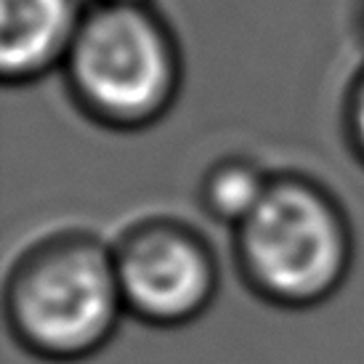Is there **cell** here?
<instances>
[{
	"label": "cell",
	"instance_id": "obj_4",
	"mask_svg": "<svg viewBox=\"0 0 364 364\" xmlns=\"http://www.w3.org/2000/svg\"><path fill=\"white\" fill-rule=\"evenodd\" d=\"M125 309L154 324H181L210 304L215 266L205 245L176 226L133 232L114 253Z\"/></svg>",
	"mask_w": 364,
	"mask_h": 364
},
{
	"label": "cell",
	"instance_id": "obj_7",
	"mask_svg": "<svg viewBox=\"0 0 364 364\" xmlns=\"http://www.w3.org/2000/svg\"><path fill=\"white\" fill-rule=\"evenodd\" d=\"M351 133H354L356 149L364 157V80L359 82V88L354 93V102H351Z\"/></svg>",
	"mask_w": 364,
	"mask_h": 364
},
{
	"label": "cell",
	"instance_id": "obj_8",
	"mask_svg": "<svg viewBox=\"0 0 364 364\" xmlns=\"http://www.w3.org/2000/svg\"><path fill=\"white\" fill-rule=\"evenodd\" d=\"M109 3H122V6H136L139 0H109Z\"/></svg>",
	"mask_w": 364,
	"mask_h": 364
},
{
	"label": "cell",
	"instance_id": "obj_5",
	"mask_svg": "<svg viewBox=\"0 0 364 364\" xmlns=\"http://www.w3.org/2000/svg\"><path fill=\"white\" fill-rule=\"evenodd\" d=\"M77 30L72 0H0L3 77L32 80L67 61Z\"/></svg>",
	"mask_w": 364,
	"mask_h": 364
},
{
	"label": "cell",
	"instance_id": "obj_1",
	"mask_svg": "<svg viewBox=\"0 0 364 364\" xmlns=\"http://www.w3.org/2000/svg\"><path fill=\"white\" fill-rule=\"evenodd\" d=\"M125 309L114 255L67 240L30 255L9 290L11 324L24 346L51 359H77L109 341Z\"/></svg>",
	"mask_w": 364,
	"mask_h": 364
},
{
	"label": "cell",
	"instance_id": "obj_3",
	"mask_svg": "<svg viewBox=\"0 0 364 364\" xmlns=\"http://www.w3.org/2000/svg\"><path fill=\"white\" fill-rule=\"evenodd\" d=\"M67 70L82 107L120 128L157 120L178 85L168 35L146 11L122 3H109L82 21Z\"/></svg>",
	"mask_w": 364,
	"mask_h": 364
},
{
	"label": "cell",
	"instance_id": "obj_6",
	"mask_svg": "<svg viewBox=\"0 0 364 364\" xmlns=\"http://www.w3.org/2000/svg\"><path fill=\"white\" fill-rule=\"evenodd\" d=\"M269 186L272 183L250 165H223L213 173L205 186V203L213 215L240 229L258 210Z\"/></svg>",
	"mask_w": 364,
	"mask_h": 364
},
{
	"label": "cell",
	"instance_id": "obj_2",
	"mask_svg": "<svg viewBox=\"0 0 364 364\" xmlns=\"http://www.w3.org/2000/svg\"><path fill=\"white\" fill-rule=\"evenodd\" d=\"M240 258L266 298L311 306L343 282L351 237L327 194L304 181H279L240 226Z\"/></svg>",
	"mask_w": 364,
	"mask_h": 364
}]
</instances>
